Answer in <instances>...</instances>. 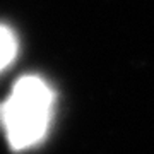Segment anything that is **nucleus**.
Returning a JSON list of instances; mask_svg holds the SVG:
<instances>
[{
    "instance_id": "f257e3e1",
    "label": "nucleus",
    "mask_w": 154,
    "mask_h": 154,
    "mask_svg": "<svg viewBox=\"0 0 154 154\" xmlns=\"http://www.w3.org/2000/svg\"><path fill=\"white\" fill-rule=\"evenodd\" d=\"M55 93L38 75L21 77L0 105V125L14 151L38 146L53 116Z\"/></svg>"
},
{
    "instance_id": "f03ea898",
    "label": "nucleus",
    "mask_w": 154,
    "mask_h": 154,
    "mask_svg": "<svg viewBox=\"0 0 154 154\" xmlns=\"http://www.w3.org/2000/svg\"><path fill=\"white\" fill-rule=\"evenodd\" d=\"M17 38L11 28L0 24V72L11 65L17 55Z\"/></svg>"
}]
</instances>
